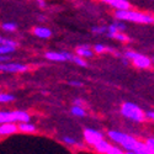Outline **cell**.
Returning a JSON list of instances; mask_svg holds the SVG:
<instances>
[{
    "label": "cell",
    "mask_w": 154,
    "mask_h": 154,
    "mask_svg": "<svg viewBox=\"0 0 154 154\" xmlns=\"http://www.w3.org/2000/svg\"><path fill=\"white\" fill-rule=\"evenodd\" d=\"M62 140L66 144H68V146H76V144H78V142H76V140L74 138H72V137H63Z\"/></svg>",
    "instance_id": "25"
},
{
    "label": "cell",
    "mask_w": 154,
    "mask_h": 154,
    "mask_svg": "<svg viewBox=\"0 0 154 154\" xmlns=\"http://www.w3.org/2000/svg\"><path fill=\"white\" fill-rule=\"evenodd\" d=\"M144 119H148V120H153L154 119V112L150 110V111H146L144 112Z\"/></svg>",
    "instance_id": "27"
},
{
    "label": "cell",
    "mask_w": 154,
    "mask_h": 154,
    "mask_svg": "<svg viewBox=\"0 0 154 154\" xmlns=\"http://www.w3.org/2000/svg\"><path fill=\"white\" fill-rule=\"evenodd\" d=\"M2 29L4 31H6V32H14V31H16L17 26H16V23H14V22H5V23L2 25Z\"/></svg>",
    "instance_id": "19"
},
{
    "label": "cell",
    "mask_w": 154,
    "mask_h": 154,
    "mask_svg": "<svg viewBox=\"0 0 154 154\" xmlns=\"http://www.w3.org/2000/svg\"><path fill=\"white\" fill-rule=\"evenodd\" d=\"M115 17L117 20L131 21V22H136V23H153V16L152 15H147V14L138 12V11H132L130 9L117 10L115 12Z\"/></svg>",
    "instance_id": "2"
},
{
    "label": "cell",
    "mask_w": 154,
    "mask_h": 154,
    "mask_svg": "<svg viewBox=\"0 0 154 154\" xmlns=\"http://www.w3.org/2000/svg\"><path fill=\"white\" fill-rule=\"evenodd\" d=\"M107 136L115 143L120 144L125 149L126 153H134V149H136L137 143H138V140L134 137L122 133V132H119V131H109Z\"/></svg>",
    "instance_id": "1"
},
{
    "label": "cell",
    "mask_w": 154,
    "mask_h": 154,
    "mask_svg": "<svg viewBox=\"0 0 154 154\" xmlns=\"http://www.w3.org/2000/svg\"><path fill=\"white\" fill-rule=\"evenodd\" d=\"M15 51V47H11V46H3L0 45V54H10Z\"/></svg>",
    "instance_id": "20"
},
{
    "label": "cell",
    "mask_w": 154,
    "mask_h": 154,
    "mask_svg": "<svg viewBox=\"0 0 154 154\" xmlns=\"http://www.w3.org/2000/svg\"><path fill=\"white\" fill-rule=\"evenodd\" d=\"M30 115L26 111H0V123L3 122H25L30 121Z\"/></svg>",
    "instance_id": "4"
},
{
    "label": "cell",
    "mask_w": 154,
    "mask_h": 154,
    "mask_svg": "<svg viewBox=\"0 0 154 154\" xmlns=\"http://www.w3.org/2000/svg\"><path fill=\"white\" fill-rule=\"evenodd\" d=\"M94 148L97 153H104V154H122V153H125V150H122L117 146L111 144L104 138H101L99 142H96L94 144Z\"/></svg>",
    "instance_id": "6"
},
{
    "label": "cell",
    "mask_w": 154,
    "mask_h": 154,
    "mask_svg": "<svg viewBox=\"0 0 154 154\" xmlns=\"http://www.w3.org/2000/svg\"><path fill=\"white\" fill-rule=\"evenodd\" d=\"M101 138H104V136H102L101 132H99L96 130H93V128H86V130L84 131V139H85V142L88 144L94 146L96 142H99Z\"/></svg>",
    "instance_id": "8"
},
{
    "label": "cell",
    "mask_w": 154,
    "mask_h": 154,
    "mask_svg": "<svg viewBox=\"0 0 154 154\" xmlns=\"http://www.w3.org/2000/svg\"><path fill=\"white\" fill-rule=\"evenodd\" d=\"M19 131L16 122H3L0 123V136H10Z\"/></svg>",
    "instance_id": "10"
},
{
    "label": "cell",
    "mask_w": 154,
    "mask_h": 154,
    "mask_svg": "<svg viewBox=\"0 0 154 154\" xmlns=\"http://www.w3.org/2000/svg\"><path fill=\"white\" fill-rule=\"evenodd\" d=\"M121 113L128 120L133 122H143L144 119V111L140 109L138 105L133 102H125L121 107Z\"/></svg>",
    "instance_id": "3"
},
{
    "label": "cell",
    "mask_w": 154,
    "mask_h": 154,
    "mask_svg": "<svg viewBox=\"0 0 154 154\" xmlns=\"http://www.w3.org/2000/svg\"><path fill=\"white\" fill-rule=\"evenodd\" d=\"M29 70V67L26 64L21 63H8L3 62L0 63V72H6V73H22Z\"/></svg>",
    "instance_id": "7"
},
{
    "label": "cell",
    "mask_w": 154,
    "mask_h": 154,
    "mask_svg": "<svg viewBox=\"0 0 154 154\" xmlns=\"http://www.w3.org/2000/svg\"><path fill=\"white\" fill-rule=\"evenodd\" d=\"M72 60H73L75 64L80 66V67H88L86 60H84V59H83L82 57H79V56H73V57H72Z\"/></svg>",
    "instance_id": "21"
},
{
    "label": "cell",
    "mask_w": 154,
    "mask_h": 154,
    "mask_svg": "<svg viewBox=\"0 0 154 154\" xmlns=\"http://www.w3.org/2000/svg\"><path fill=\"white\" fill-rule=\"evenodd\" d=\"M36 2H37V4L40 5L41 8H46V6H47V4H46L45 0H36Z\"/></svg>",
    "instance_id": "29"
},
{
    "label": "cell",
    "mask_w": 154,
    "mask_h": 154,
    "mask_svg": "<svg viewBox=\"0 0 154 154\" xmlns=\"http://www.w3.org/2000/svg\"><path fill=\"white\" fill-rule=\"evenodd\" d=\"M12 100H15V96L10 94H0V102H10Z\"/></svg>",
    "instance_id": "24"
},
{
    "label": "cell",
    "mask_w": 154,
    "mask_h": 154,
    "mask_svg": "<svg viewBox=\"0 0 154 154\" xmlns=\"http://www.w3.org/2000/svg\"><path fill=\"white\" fill-rule=\"evenodd\" d=\"M144 144H146L147 148L149 149L150 154H153V152H154V138H153V137L147 138V139H146V142H144Z\"/></svg>",
    "instance_id": "23"
},
{
    "label": "cell",
    "mask_w": 154,
    "mask_h": 154,
    "mask_svg": "<svg viewBox=\"0 0 154 154\" xmlns=\"http://www.w3.org/2000/svg\"><path fill=\"white\" fill-rule=\"evenodd\" d=\"M125 57L126 59H131L134 64V67L137 68H140V69H146V68H149L150 67V59L143 54H139L137 52H134V51H127V52L125 53Z\"/></svg>",
    "instance_id": "5"
},
{
    "label": "cell",
    "mask_w": 154,
    "mask_h": 154,
    "mask_svg": "<svg viewBox=\"0 0 154 154\" xmlns=\"http://www.w3.org/2000/svg\"><path fill=\"white\" fill-rule=\"evenodd\" d=\"M74 104H75V105H78V106H82L84 102H83V100H80V99H76V100L74 101Z\"/></svg>",
    "instance_id": "31"
},
{
    "label": "cell",
    "mask_w": 154,
    "mask_h": 154,
    "mask_svg": "<svg viewBox=\"0 0 154 154\" xmlns=\"http://www.w3.org/2000/svg\"><path fill=\"white\" fill-rule=\"evenodd\" d=\"M0 45H3V46H11V47H17L19 43L14 40H10V38H5L3 36H0Z\"/></svg>",
    "instance_id": "18"
},
{
    "label": "cell",
    "mask_w": 154,
    "mask_h": 154,
    "mask_svg": "<svg viewBox=\"0 0 154 154\" xmlns=\"http://www.w3.org/2000/svg\"><path fill=\"white\" fill-rule=\"evenodd\" d=\"M73 54L69 52H47L46 58L53 62H66V60H72Z\"/></svg>",
    "instance_id": "9"
},
{
    "label": "cell",
    "mask_w": 154,
    "mask_h": 154,
    "mask_svg": "<svg viewBox=\"0 0 154 154\" xmlns=\"http://www.w3.org/2000/svg\"><path fill=\"white\" fill-rule=\"evenodd\" d=\"M94 51H95L96 53H104V52H106V51H112V49L105 47L104 45H101V43H97V45L94 46Z\"/></svg>",
    "instance_id": "22"
},
{
    "label": "cell",
    "mask_w": 154,
    "mask_h": 154,
    "mask_svg": "<svg viewBox=\"0 0 154 154\" xmlns=\"http://www.w3.org/2000/svg\"><path fill=\"white\" fill-rule=\"evenodd\" d=\"M17 128L21 131V132H23V133H33V132H36V126L35 125H32V123H30V121H25V122H20V125L17 126Z\"/></svg>",
    "instance_id": "13"
},
{
    "label": "cell",
    "mask_w": 154,
    "mask_h": 154,
    "mask_svg": "<svg viewBox=\"0 0 154 154\" xmlns=\"http://www.w3.org/2000/svg\"><path fill=\"white\" fill-rule=\"evenodd\" d=\"M72 115H74V116H76V117H84L85 115H86V112H85V110L83 109V106L74 105V106L72 107Z\"/></svg>",
    "instance_id": "17"
},
{
    "label": "cell",
    "mask_w": 154,
    "mask_h": 154,
    "mask_svg": "<svg viewBox=\"0 0 154 154\" xmlns=\"http://www.w3.org/2000/svg\"><path fill=\"white\" fill-rule=\"evenodd\" d=\"M91 31H93L94 33H106L107 26H95V27H93Z\"/></svg>",
    "instance_id": "26"
},
{
    "label": "cell",
    "mask_w": 154,
    "mask_h": 154,
    "mask_svg": "<svg viewBox=\"0 0 154 154\" xmlns=\"http://www.w3.org/2000/svg\"><path fill=\"white\" fill-rule=\"evenodd\" d=\"M109 5H111L112 8H115L116 10H127L131 9V4L128 0H101Z\"/></svg>",
    "instance_id": "11"
},
{
    "label": "cell",
    "mask_w": 154,
    "mask_h": 154,
    "mask_svg": "<svg viewBox=\"0 0 154 154\" xmlns=\"http://www.w3.org/2000/svg\"><path fill=\"white\" fill-rule=\"evenodd\" d=\"M10 59V57L8 54H0V63H3V62H8Z\"/></svg>",
    "instance_id": "28"
},
{
    "label": "cell",
    "mask_w": 154,
    "mask_h": 154,
    "mask_svg": "<svg viewBox=\"0 0 154 154\" xmlns=\"http://www.w3.org/2000/svg\"><path fill=\"white\" fill-rule=\"evenodd\" d=\"M107 37L110 38H115V40H119L121 42H128L130 41V38H128L125 33H122L121 31H116V32H112V33H106Z\"/></svg>",
    "instance_id": "15"
},
{
    "label": "cell",
    "mask_w": 154,
    "mask_h": 154,
    "mask_svg": "<svg viewBox=\"0 0 154 154\" xmlns=\"http://www.w3.org/2000/svg\"><path fill=\"white\" fill-rule=\"evenodd\" d=\"M69 84H70L72 86H82V85H83L80 82H70Z\"/></svg>",
    "instance_id": "30"
},
{
    "label": "cell",
    "mask_w": 154,
    "mask_h": 154,
    "mask_svg": "<svg viewBox=\"0 0 154 154\" xmlns=\"http://www.w3.org/2000/svg\"><path fill=\"white\" fill-rule=\"evenodd\" d=\"M134 153L136 154H150L149 149L147 148V146L143 143V142H140V140H138V143H137V147L134 149Z\"/></svg>",
    "instance_id": "16"
},
{
    "label": "cell",
    "mask_w": 154,
    "mask_h": 154,
    "mask_svg": "<svg viewBox=\"0 0 154 154\" xmlns=\"http://www.w3.org/2000/svg\"><path fill=\"white\" fill-rule=\"evenodd\" d=\"M33 33H35V36L40 37V38H49L51 36H52V31H51L48 27H42V26L35 27Z\"/></svg>",
    "instance_id": "12"
},
{
    "label": "cell",
    "mask_w": 154,
    "mask_h": 154,
    "mask_svg": "<svg viewBox=\"0 0 154 154\" xmlns=\"http://www.w3.org/2000/svg\"><path fill=\"white\" fill-rule=\"evenodd\" d=\"M75 51H76V54H78L79 57H82V58H90V57H93V51L89 48L88 46H79Z\"/></svg>",
    "instance_id": "14"
}]
</instances>
